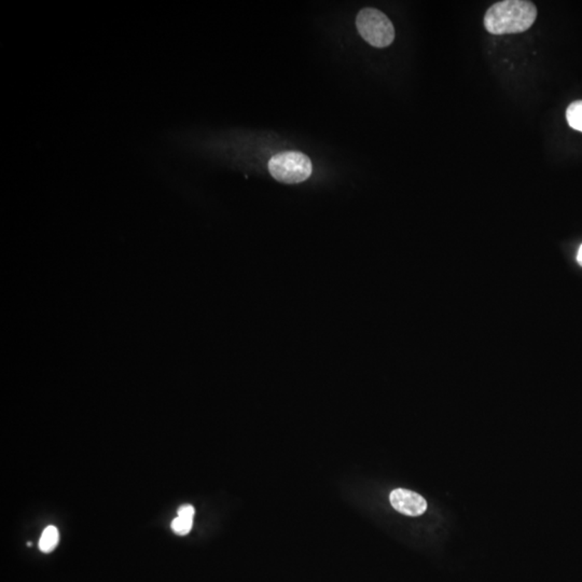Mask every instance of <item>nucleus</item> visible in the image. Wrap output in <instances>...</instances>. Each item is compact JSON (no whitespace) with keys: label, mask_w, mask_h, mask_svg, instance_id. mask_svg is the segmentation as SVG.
<instances>
[{"label":"nucleus","mask_w":582,"mask_h":582,"mask_svg":"<svg viewBox=\"0 0 582 582\" xmlns=\"http://www.w3.org/2000/svg\"><path fill=\"white\" fill-rule=\"evenodd\" d=\"M537 8L525 0H505L494 4L484 16V27L493 35L520 34L531 28Z\"/></svg>","instance_id":"1"},{"label":"nucleus","mask_w":582,"mask_h":582,"mask_svg":"<svg viewBox=\"0 0 582 582\" xmlns=\"http://www.w3.org/2000/svg\"><path fill=\"white\" fill-rule=\"evenodd\" d=\"M360 34L372 47L386 48L395 39V28L391 20L379 10L366 8L356 18Z\"/></svg>","instance_id":"2"},{"label":"nucleus","mask_w":582,"mask_h":582,"mask_svg":"<svg viewBox=\"0 0 582 582\" xmlns=\"http://www.w3.org/2000/svg\"><path fill=\"white\" fill-rule=\"evenodd\" d=\"M269 171L273 178L284 183H299L312 175V162L301 152L286 151L269 161Z\"/></svg>","instance_id":"3"},{"label":"nucleus","mask_w":582,"mask_h":582,"mask_svg":"<svg viewBox=\"0 0 582 582\" xmlns=\"http://www.w3.org/2000/svg\"><path fill=\"white\" fill-rule=\"evenodd\" d=\"M389 500L395 510L409 517L422 515L427 509L425 498L409 490H394L389 495Z\"/></svg>","instance_id":"4"},{"label":"nucleus","mask_w":582,"mask_h":582,"mask_svg":"<svg viewBox=\"0 0 582 582\" xmlns=\"http://www.w3.org/2000/svg\"><path fill=\"white\" fill-rule=\"evenodd\" d=\"M60 541V534L58 529L53 525L45 527L39 540V549L43 554H50L58 546Z\"/></svg>","instance_id":"5"},{"label":"nucleus","mask_w":582,"mask_h":582,"mask_svg":"<svg viewBox=\"0 0 582 582\" xmlns=\"http://www.w3.org/2000/svg\"><path fill=\"white\" fill-rule=\"evenodd\" d=\"M566 119L569 126L576 131L582 132V101H576L568 106L566 110Z\"/></svg>","instance_id":"6"},{"label":"nucleus","mask_w":582,"mask_h":582,"mask_svg":"<svg viewBox=\"0 0 582 582\" xmlns=\"http://www.w3.org/2000/svg\"><path fill=\"white\" fill-rule=\"evenodd\" d=\"M192 524H193V519H192V517L177 515L174 520H173L171 527H172L173 532L177 534V535L185 536L191 531Z\"/></svg>","instance_id":"7"},{"label":"nucleus","mask_w":582,"mask_h":582,"mask_svg":"<svg viewBox=\"0 0 582 582\" xmlns=\"http://www.w3.org/2000/svg\"><path fill=\"white\" fill-rule=\"evenodd\" d=\"M194 514H195V509L191 505H183V506L179 507L178 511H177V515H180V517H192L193 519Z\"/></svg>","instance_id":"8"},{"label":"nucleus","mask_w":582,"mask_h":582,"mask_svg":"<svg viewBox=\"0 0 582 582\" xmlns=\"http://www.w3.org/2000/svg\"><path fill=\"white\" fill-rule=\"evenodd\" d=\"M577 262L582 266V245L580 246L579 250H578Z\"/></svg>","instance_id":"9"}]
</instances>
